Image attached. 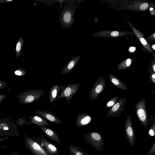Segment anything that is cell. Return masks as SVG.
I'll use <instances>...</instances> for the list:
<instances>
[{
	"label": "cell",
	"mask_w": 155,
	"mask_h": 155,
	"mask_svg": "<svg viewBox=\"0 0 155 155\" xmlns=\"http://www.w3.org/2000/svg\"><path fill=\"white\" fill-rule=\"evenodd\" d=\"M35 113L51 123L54 124H62L61 121L53 113L50 111L39 110L35 111Z\"/></svg>",
	"instance_id": "11"
},
{
	"label": "cell",
	"mask_w": 155,
	"mask_h": 155,
	"mask_svg": "<svg viewBox=\"0 0 155 155\" xmlns=\"http://www.w3.org/2000/svg\"><path fill=\"white\" fill-rule=\"evenodd\" d=\"M36 139L41 147L50 155H58L59 148L51 142L45 139L43 137H38Z\"/></svg>",
	"instance_id": "10"
},
{
	"label": "cell",
	"mask_w": 155,
	"mask_h": 155,
	"mask_svg": "<svg viewBox=\"0 0 155 155\" xmlns=\"http://www.w3.org/2000/svg\"><path fill=\"white\" fill-rule=\"evenodd\" d=\"M136 49V48L134 47H131L129 48V51L130 52H134Z\"/></svg>",
	"instance_id": "33"
},
{
	"label": "cell",
	"mask_w": 155,
	"mask_h": 155,
	"mask_svg": "<svg viewBox=\"0 0 155 155\" xmlns=\"http://www.w3.org/2000/svg\"><path fill=\"white\" fill-rule=\"evenodd\" d=\"M17 123L21 126H22L24 124H29V122L25 119V117H23L21 118H19L18 120L17 121Z\"/></svg>",
	"instance_id": "23"
},
{
	"label": "cell",
	"mask_w": 155,
	"mask_h": 155,
	"mask_svg": "<svg viewBox=\"0 0 155 155\" xmlns=\"http://www.w3.org/2000/svg\"><path fill=\"white\" fill-rule=\"evenodd\" d=\"M77 7V5L74 4L64 6L59 18L60 25L63 29L66 28L68 29L74 23L73 16L75 14Z\"/></svg>",
	"instance_id": "1"
},
{
	"label": "cell",
	"mask_w": 155,
	"mask_h": 155,
	"mask_svg": "<svg viewBox=\"0 0 155 155\" xmlns=\"http://www.w3.org/2000/svg\"><path fill=\"white\" fill-rule=\"evenodd\" d=\"M58 1L59 2V3H60V7H59V10H60V9H61V5L62 4L63 2H64V0H58Z\"/></svg>",
	"instance_id": "34"
},
{
	"label": "cell",
	"mask_w": 155,
	"mask_h": 155,
	"mask_svg": "<svg viewBox=\"0 0 155 155\" xmlns=\"http://www.w3.org/2000/svg\"><path fill=\"white\" fill-rule=\"evenodd\" d=\"M119 32L117 31H113L111 34V35L113 37H117L119 35Z\"/></svg>",
	"instance_id": "30"
},
{
	"label": "cell",
	"mask_w": 155,
	"mask_h": 155,
	"mask_svg": "<svg viewBox=\"0 0 155 155\" xmlns=\"http://www.w3.org/2000/svg\"><path fill=\"white\" fill-rule=\"evenodd\" d=\"M108 76L110 82L115 87L118 89L123 90H126L127 89V86L115 76L110 74Z\"/></svg>",
	"instance_id": "17"
},
{
	"label": "cell",
	"mask_w": 155,
	"mask_h": 155,
	"mask_svg": "<svg viewBox=\"0 0 155 155\" xmlns=\"http://www.w3.org/2000/svg\"><path fill=\"white\" fill-rule=\"evenodd\" d=\"M65 86L59 85L55 84L50 88L49 95V100L50 103H52L56 101V99L59 93L65 87Z\"/></svg>",
	"instance_id": "14"
},
{
	"label": "cell",
	"mask_w": 155,
	"mask_h": 155,
	"mask_svg": "<svg viewBox=\"0 0 155 155\" xmlns=\"http://www.w3.org/2000/svg\"><path fill=\"white\" fill-rule=\"evenodd\" d=\"M152 48L154 50L155 49V45L154 44L152 46Z\"/></svg>",
	"instance_id": "35"
},
{
	"label": "cell",
	"mask_w": 155,
	"mask_h": 155,
	"mask_svg": "<svg viewBox=\"0 0 155 155\" xmlns=\"http://www.w3.org/2000/svg\"><path fill=\"white\" fill-rule=\"evenodd\" d=\"M45 91L40 89H30L19 93L17 96L19 103L28 104L40 99Z\"/></svg>",
	"instance_id": "2"
},
{
	"label": "cell",
	"mask_w": 155,
	"mask_h": 155,
	"mask_svg": "<svg viewBox=\"0 0 155 155\" xmlns=\"http://www.w3.org/2000/svg\"><path fill=\"white\" fill-rule=\"evenodd\" d=\"M153 36L154 38L155 37V33H154L153 35Z\"/></svg>",
	"instance_id": "37"
},
{
	"label": "cell",
	"mask_w": 155,
	"mask_h": 155,
	"mask_svg": "<svg viewBox=\"0 0 155 155\" xmlns=\"http://www.w3.org/2000/svg\"><path fill=\"white\" fill-rule=\"evenodd\" d=\"M155 153V142L152 146L146 155H153Z\"/></svg>",
	"instance_id": "24"
},
{
	"label": "cell",
	"mask_w": 155,
	"mask_h": 155,
	"mask_svg": "<svg viewBox=\"0 0 155 155\" xmlns=\"http://www.w3.org/2000/svg\"><path fill=\"white\" fill-rule=\"evenodd\" d=\"M127 99L125 97L120 98L111 107L107 114V117L112 116L113 117H118L124 111L126 104Z\"/></svg>",
	"instance_id": "8"
},
{
	"label": "cell",
	"mask_w": 155,
	"mask_h": 155,
	"mask_svg": "<svg viewBox=\"0 0 155 155\" xmlns=\"http://www.w3.org/2000/svg\"><path fill=\"white\" fill-rule=\"evenodd\" d=\"M24 45L23 38L21 36L18 39L16 45V55L17 58L21 55Z\"/></svg>",
	"instance_id": "18"
},
{
	"label": "cell",
	"mask_w": 155,
	"mask_h": 155,
	"mask_svg": "<svg viewBox=\"0 0 155 155\" xmlns=\"http://www.w3.org/2000/svg\"><path fill=\"white\" fill-rule=\"evenodd\" d=\"M80 84H70L66 85L56 99L57 100L62 98H65L68 104L70 103L73 96L76 93L79 89Z\"/></svg>",
	"instance_id": "6"
},
{
	"label": "cell",
	"mask_w": 155,
	"mask_h": 155,
	"mask_svg": "<svg viewBox=\"0 0 155 155\" xmlns=\"http://www.w3.org/2000/svg\"><path fill=\"white\" fill-rule=\"evenodd\" d=\"M69 151L74 155H88L87 153L81 148L72 144L69 147Z\"/></svg>",
	"instance_id": "19"
},
{
	"label": "cell",
	"mask_w": 155,
	"mask_h": 155,
	"mask_svg": "<svg viewBox=\"0 0 155 155\" xmlns=\"http://www.w3.org/2000/svg\"><path fill=\"white\" fill-rule=\"evenodd\" d=\"M81 58V56L80 55L77 56L69 61L62 70L61 73L66 74L72 71L75 68Z\"/></svg>",
	"instance_id": "13"
},
{
	"label": "cell",
	"mask_w": 155,
	"mask_h": 155,
	"mask_svg": "<svg viewBox=\"0 0 155 155\" xmlns=\"http://www.w3.org/2000/svg\"><path fill=\"white\" fill-rule=\"evenodd\" d=\"M28 117L30 119L29 124H34L39 127H46L49 125L47 120L38 115H33Z\"/></svg>",
	"instance_id": "15"
},
{
	"label": "cell",
	"mask_w": 155,
	"mask_h": 155,
	"mask_svg": "<svg viewBox=\"0 0 155 155\" xmlns=\"http://www.w3.org/2000/svg\"><path fill=\"white\" fill-rule=\"evenodd\" d=\"M25 143L27 148L34 155H50L41 147L36 139L26 137Z\"/></svg>",
	"instance_id": "5"
},
{
	"label": "cell",
	"mask_w": 155,
	"mask_h": 155,
	"mask_svg": "<svg viewBox=\"0 0 155 155\" xmlns=\"http://www.w3.org/2000/svg\"><path fill=\"white\" fill-rule=\"evenodd\" d=\"M70 155H74L72 153H71V154Z\"/></svg>",
	"instance_id": "38"
},
{
	"label": "cell",
	"mask_w": 155,
	"mask_h": 155,
	"mask_svg": "<svg viewBox=\"0 0 155 155\" xmlns=\"http://www.w3.org/2000/svg\"><path fill=\"white\" fill-rule=\"evenodd\" d=\"M126 138L132 147H133L136 141V136L132 127L131 116L128 115L124 125Z\"/></svg>",
	"instance_id": "9"
},
{
	"label": "cell",
	"mask_w": 155,
	"mask_h": 155,
	"mask_svg": "<svg viewBox=\"0 0 155 155\" xmlns=\"http://www.w3.org/2000/svg\"><path fill=\"white\" fill-rule=\"evenodd\" d=\"M131 60L130 59H128L126 61V65L127 67L129 66L131 64Z\"/></svg>",
	"instance_id": "32"
},
{
	"label": "cell",
	"mask_w": 155,
	"mask_h": 155,
	"mask_svg": "<svg viewBox=\"0 0 155 155\" xmlns=\"http://www.w3.org/2000/svg\"><path fill=\"white\" fill-rule=\"evenodd\" d=\"M6 85V84L5 81L0 80V89L3 88Z\"/></svg>",
	"instance_id": "27"
},
{
	"label": "cell",
	"mask_w": 155,
	"mask_h": 155,
	"mask_svg": "<svg viewBox=\"0 0 155 155\" xmlns=\"http://www.w3.org/2000/svg\"><path fill=\"white\" fill-rule=\"evenodd\" d=\"M118 99V97L117 96H115L111 98L106 104L105 107L106 108H110L116 103Z\"/></svg>",
	"instance_id": "21"
},
{
	"label": "cell",
	"mask_w": 155,
	"mask_h": 155,
	"mask_svg": "<svg viewBox=\"0 0 155 155\" xmlns=\"http://www.w3.org/2000/svg\"><path fill=\"white\" fill-rule=\"evenodd\" d=\"M85 140L91 146L98 150H102L104 147V139L102 135L98 131L90 132L84 134Z\"/></svg>",
	"instance_id": "3"
},
{
	"label": "cell",
	"mask_w": 155,
	"mask_h": 155,
	"mask_svg": "<svg viewBox=\"0 0 155 155\" xmlns=\"http://www.w3.org/2000/svg\"><path fill=\"white\" fill-rule=\"evenodd\" d=\"M135 110L141 124L146 128H147L149 118L147 110L146 101L143 98L136 103Z\"/></svg>",
	"instance_id": "4"
},
{
	"label": "cell",
	"mask_w": 155,
	"mask_h": 155,
	"mask_svg": "<svg viewBox=\"0 0 155 155\" xmlns=\"http://www.w3.org/2000/svg\"><path fill=\"white\" fill-rule=\"evenodd\" d=\"M6 97V95L0 94V104L5 98Z\"/></svg>",
	"instance_id": "29"
},
{
	"label": "cell",
	"mask_w": 155,
	"mask_h": 155,
	"mask_svg": "<svg viewBox=\"0 0 155 155\" xmlns=\"http://www.w3.org/2000/svg\"><path fill=\"white\" fill-rule=\"evenodd\" d=\"M148 7V4L147 3H145L142 4L140 7V8L141 10H146Z\"/></svg>",
	"instance_id": "26"
},
{
	"label": "cell",
	"mask_w": 155,
	"mask_h": 155,
	"mask_svg": "<svg viewBox=\"0 0 155 155\" xmlns=\"http://www.w3.org/2000/svg\"><path fill=\"white\" fill-rule=\"evenodd\" d=\"M27 73L26 71L23 68L21 67L17 68L14 72V74L15 75L20 76L23 77Z\"/></svg>",
	"instance_id": "22"
},
{
	"label": "cell",
	"mask_w": 155,
	"mask_h": 155,
	"mask_svg": "<svg viewBox=\"0 0 155 155\" xmlns=\"http://www.w3.org/2000/svg\"><path fill=\"white\" fill-rule=\"evenodd\" d=\"M153 8H150V10L151 11H152V10H153Z\"/></svg>",
	"instance_id": "36"
},
{
	"label": "cell",
	"mask_w": 155,
	"mask_h": 155,
	"mask_svg": "<svg viewBox=\"0 0 155 155\" xmlns=\"http://www.w3.org/2000/svg\"><path fill=\"white\" fill-rule=\"evenodd\" d=\"M1 125H0V129H1Z\"/></svg>",
	"instance_id": "39"
},
{
	"label": "cell",
	"mask_w": 155,
	"mask_h": 155,
	"mask_svg": "<svg viewBox=\"0 0 155 155\" xmlns=\"http://www.w3.org/2000/svg\"><path fill=\"white\" fill-rule=\"evenodd\" d=\"M91 121V117L84 112L80 114L77 116L75 123L77 127H81L89 124Z\"/></svg>",
	"instance_id": "12"
},
{
	"label": "cell",
	"mask_w": 155,
	"mask_h": 155,
	"mask_svg": "<svg viewBox=\"0 0 155 155\" xmlns=\"http://www.w3.org/2000/svg\"><path fill=\"white\" fill-rule=\"evenodd\" d=\"M150 120L151 124L149 129L148 135L149 136L152 137L155 136V119L154 117L151 115L150 117Z\"/></svg>",
	"instance_id": "20"
},
{
	"label": "cell",
	"mask_w": 155,
	"mask_h": 155,
	"mask_svg": "<svg viewBox=\"0 0 155 155\" xmlns=\"http://www.w3.org/2000/svg\"><path fill=\"white\" fill-rule=\"evenodd\" d=\"M105 87V82L104 77L97 79L92 87L89 93L91 100L94 101L104 91Z\"/></svg>",
	"instance_id": "7"
},
{
	"label": "cell",
	"mask_w": 155,
	"mask_h": 155,
	"mask_svg": "<svg viewBox=\"0 0 155 155\" xmlns=\"http://www.w3.org/2000/svg\"><path fill=\"white\" fill-rule=\"evenodd\" d=\"M140 40L142 44L144 45H146L147 44V42L146 40L143 38H140Z\"/></svg>",
	"instance_id": "28"
},
{
	"label": "cell",
	"mask_w": 155,
	"mask_h": 155,
	"mask_svg": "<svg viewBox=\"0 0 155 155\" xmlns=\"http://www.w3.org/2000/svg\"><path fill=\"white\" fill-rule=\"evenodd\" d=\"M45 136L49 139L61 143V140L57 133L53 130L46 127H40Z\"/></svg>",
	"instance_id": "16"
},
{
	"label": "cell",
	"mask_w": 155,
	"mask_h": 155,
	"mask_svg": "<svg viewBox=\"0 0 155 155\" xmlns=\"http://www.w3.org/2000/svg\"><path fill=\"white\" fill-rule=\"evenodd\" d=\"M14 0H0V4L11 2Z\"/></svg>",
	"instance_id": "31"
},
{
	"label": "cell",
	"mask_w": 155,
	"mask_h": 155,
	"mask_svg": "<svg viewBox=\"0 0 155 155\" xmlns=\"http://www.w3.org/2000/svg\"><path fill=\"white\" fill-rule=\"evenodd\" d=\"M149 77V79L154 83H155V74L154 72H150Z\"/></svg>",
	"instance_id": "25"
}]
</instances>
